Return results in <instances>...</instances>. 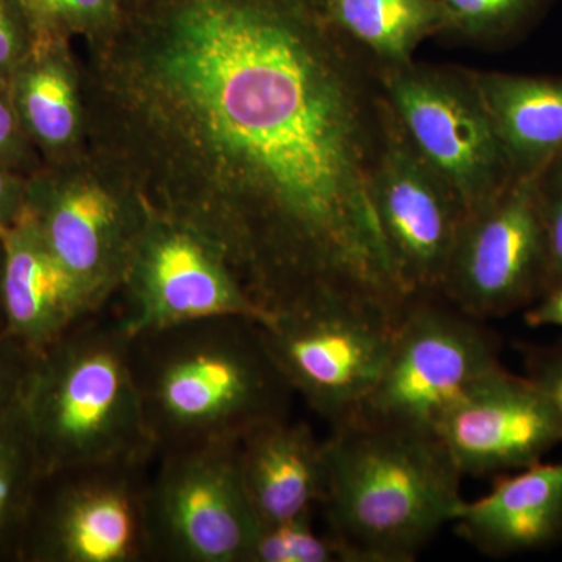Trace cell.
Here are the masks:
<instances>
[{
	"mask_svg": "<svg viewBox=\"0 0 562 562\" xmlns=\"http://www.w3.org/2000/svg\"><path fill=\"white\" fill-rule=\"evenodd\" d=\"M0 165L25 177L44 166L38 150L22 131L5 80H0Z\"/></svg>",
	"mask_w": 562,
	"mask_h": 562,
	"instance_id": "cell-26",
	"label": "cell"
},
{
	"mask_svg": "<svg viewBox=\"0 0 562 562\" xmlns=\"http://www.w3.org/2000/svg\"><path fill=\"white\" fill-rule=\"evenodd\" d=\"M0 310L7 335L33 357L98 313L27 210L2 241Z\"/></svg>",
	"mask_w": 562,
	"mask_h": 562,
	"instance_id": "cell-15",
	"label": "cell"
},
{
	"mask_svg": "<svg viewBox=\"0 0 562 562\" xmlns=\"http://www.w3.org/2000/svg\"><path fill=\"white\" fill-rule=\"evenodd\" d=\"M250 562H351L331 535L314 530L313 517L261 525Z\"/></svg>",
	"mask_w": 562,
	"mask_h": 562,
	"instance_id": "cell-24",
	"label": "cell"
},
{
	"mask_svg": "<svg viewBox=\"0 0 562 562\" xmlns=\"http://www.w3.org/2000/svg\"><path fill=\"white\" fill-rule=\"evenodd\" d=\"M402 316L331 301L277 314L261 330L291 390L333 427L357 416L371 397Z\"/></svg>",
	"mask_w": 562,
	"mask_h": 562,
	"instance_id": "cell-9",
	"label": "cell"
},
{
	"mask_svg": "<svg viewBox=\"0 0 562 562\" xmlns=\"http://www.w3.org/2000/svg\"><path fill=\"white\" fill-rule=\"evenodd\" d=\"M514 179L562 157V79L472 69Z\"/></svg>",
	"mask_w": 562,
	"mask_h": 562,
	"instance_id": "cell-19",
	"label": "cell"
},
{
	"mask_svg": "<svg viewBox=\"0 0 562 562\" xmlns=\"http://www.w3.org/2000/svg\"><path fill=\"white\" fill-rule=\"evenodd\" d=\"M49 480L83 469L140 468L157 450L120 319L81 322L33 358L22 392Z\"/></svg>",
	"mask_w": 562,
	"mask_h": 562,
	"instance_id": "cell-4",
	"label": "cell"
},
{
	"mask_svg": "<svg viewBox=\"0 0 562 562\" xmlns=\"http://www.w3.org/2000/svg\"><path fill=\"white\" fill-rule=\"evenodd\" d=\"M33 44L35 33L21 0H0V80L9 81Z\"/></svg>",
	"mask_w": 562,
	"mask_h": 562,
	"instance_id": "cell-27",
	"label": "cell"
},
{
	"mask_svg": "<svg viewBox=\"0 0 562 562\" xmlns=\"http://www.w3.org/2000/svg\"><path fill=\"white\" fill-rule=\"evenodd\" d=\"M333 20L382 66L414 60L450 22L441 0H327Z\"/></svg>",
	"mask_w": 562,
	"mask_h": 562,
	"instance_id": "cell-20",
	"label": "cell"
},
{
	"mask_svg": "<svg viewBox=\"0 0 562 562\" xmlns=\"http://www.w3.org/2000/svg\"><path fill=\"white\" fill-rule=\"evenodd\" d=\"M132 362L157 450L241 439L288 417L290 383L261 324L211 317L132 338Z\"/></svg>",
	"mask_w": 562,
	"mask_h": 562,
	"instance_id": "cell-3",
	"label": "cell"
},
{
	"mask_svg": "<svg viewBox=\"0 0 562 562\" xmlns=\"http://www.w3.org/2000/svg\"><path fill=\"white\" fill-rule=\"evenodd\" d=\"M31 351L2 331L0 335V414L22 397L33 362Z\"/></svg>",
	"mask_w": 562,
	"mask_h": 562,
	"instance_id": "cell-29",
	"label": "cell"
},
{
	"mask_svg": "<svg viewBox=\"0 0 562 562\" xmlns=\"http://www.w3.org/2000/svg\"><path fill=\"white\" fill-rule=\"evenodd\" d=\"M501 366L484 321L441 294L419 295L403 313L382 379L357 416L436 435L473 384Z\"/></svg>",
	"mask_w": 562,
	"mask_h": 562,
	"instance_id": "cell-7",
	"label": "cell"
},
{
	"mask_svg": "<svg viewBox=\"0 0 562 562\" xmlns=\"http://www.w3.org/2000/svg\"><path fill=\"white\" fill-rule=\"evenodd\" d=\"M35 40H91L113 27L122 0H21Z\"/></svg>",
	"mask_w": 562,
	"mask_h": 562,
	"instance_id": "cell-23",
	"label": "cell"
},
{
	"mask_svg": "<svg viewBox=\"0 0 562 562\" xmlns=\"http://www.w3.org/2000/svg\"><path fill=\"white\" fill-rule=\"evenodd\" d=\"M244 486L261 525L313 517L325 483L324 441L301 422L280 417L239 439Z\"/></svg>",
	"mask_w": 562,
	"mask_h": 562,
	"instance_id": "cell-17",
	"label": "cell"
},
{
	"mask_svg": "<svg viewBox=\"0 0 562 562\" xmlns=\"http://www.w3.org/2000/svg\"><path fill=\"white\" fill-rule=\"evenodd\" d=\"M9 87L22 131L44 162L70 160L88 149L80 58L70 41L35 40Z\"/></svg>",
	"mask_w": 562,
	"mask_h": 562,
	"instance_id": "cell-18",
	"label": "cell"
},
{
	"mask_svg": "<svg viewBox=\"0 0 562 562\" xmlns=\"http://www.w3.org/2000/svg\"><path fill=\"white\" fill-rule=\"evenodd\" d=\"M2 262H3V251H2V243H0V283H2Z\"/></svg>",
	"mask_w": 562,
	"mask_h": 562,
	"instance_id": "cell-32",
	"label": "cell"
},
{
	"mask_svg": "<svg viewBox=\"0 0 562 562\" xmlns=\"http://www.w3.org/2000/svg\"><path fill=\"white\" fill-rule=\"evenodd\" d=\"M538 177L514 180L462 222L441 295L469 316H506L530 306L546 291Z\"/></svg>",
	"mask_w": 562,
	"mask_h": 562,
	"instance_id": "cell-11",
	"label": "cell"
},
{
	"mask_svg": "<svg viewBox=\"0 0 562 562\" xmlns=\"http://www.w3.org/2000/svg\"><path fill=\"white\" fill-rule=\"evenodd\" d=\"M80 69L88 149L209 238L269 316L405 313L373 202L379 65L327 0H122Z\"/></svg>",
	"mask_w": 562,
	"mask_h": 562,
	"instance_id": "cell-1",
	"label": "cell"
},
{
	"mask_svg": "<svg viewBox=\"0 0 562 562\" xmlns=\"http://www.w3.org/2000/svg\"><path fill=\"white\" fill-rule=\"evenodd\" d=\"M525 324L532 328H562V283L554 284L531 303L525 313Z\"/></svg>",
	"mask_w": 562,
	"mask_h": 562,
	"instance_id": "cell-31",
	"label": "cell"
},
{
	"mask_svg": "<svg viewBox=\"0 0 562 562\" xmlns=\"http://www.w3.org/2000/svg\"><path fill=\"white\" fill-rule=\"evenodd\" d=\"M436 436L462 476H501L543 461L562 427L538 386L501 366L443 416Z\"/></svg>",
	"mask_w": 562,
	"mask_h": 562,
	"instance_id": "cell-14",
	"label": "cell"
},
{
	"mask_svg": "<svg viewBox=\"0 0 562 562\" xmlns=\"http://www.w3.org/2000/svg\"><path fill=\"white\" fill-rule=\"evenodd\" d=\"M117 292L131 338L211 317L272 321L209 238L151 210Z\"/></svg>",
	"mask_w": 562,
	"mask_h": 562,
	"instance_id": "cell-10",
	"label": "cell"
},
{
	"mask_svg": "<svg viewBox=\"0 0 562 562\" xmlns=\"http://www.w3.org/2000/svg\"><path fill=\"white\" fill-rule=\"evenodd\" d=\"M147 552L176 562H250L260 531L244 486L239 439L165 450L144 487Z\"/></svg>",
	"mask_w": 562,
	"mask_h": 562,
	"instance_id": "cell-6",
	"label": "cell"
},
{
	"mask_svg": "<svg viewBox=\"0 0 562 562\" xmlns=\"http://www.w3.org/2000/svg\"><path fill=\"white\" fill-rule=\"evenodd\" d=\"M27 179L0 165V243L9 236L24 210Z\"/></svg>",
	"mask_w": 562,
	"mask_h": 562,
	"instance_id": "cell-30",
	"label": "cell"
},
{
	"mask_svg": "<svg viewBox=\"0 0 562 562\" xmlns=\"http://www.w3.org/2000/svg\"><path fill=\"white\" fill-rule=\"evenodd\" d=\"M538 203L547 255L546 291H549L562 283V157L539 173Z\"/></svg>",
	"mask_w": 562,
	"mask_h": 562,
	"instance_id": "cell-25",
	"label": "cell"
},
{
	"mask_svg": "<svg viewBox=\"0 0 562 562\" xmlns=\"http://www.w3.org/2000/svg\"><path fill=\"white\" fill-rule=\"evenodd\" d=\"M25 210L99 312L120 291L149 217L139 192L87 149L29 177Z\"/></svg>",
	"mask_w": 562,
	"mask_h": 562,
	"instance_id": "cell-5",
	"label": "cell"
},
{
	"mask_svg": "<svg viewBox=\"0 0 562 562\" xmlns=\"http://www.w3.org/2000/svg\"><path fill=\"white\" fill-rule=\"evenodd\" d=\"M525 375L546 395L562 427V339L550 346L525 347Z\"/></svg>",
	"mask_w": 562,
	"mask_h": 562,
	"instance_id": "cell-28",
	"label": "cell"
},
{
	"mask_svg": "<svg viewBox=\"0 0 562 562\" xmlns=\"http://www.w3.org/2000/svg\"><path fill=\"white\" fill-rule=\"evenodd\" d=\"M138 471L114 465L57 475L63 483L50 497H40L21 557L35 562H131L149 554Z\"/></svg>",
	"mask_w": 562,
	"mask_h": 562,
	"instance_id": "cell-13",
	"label": "cell"
},
{
	"mask_svg": "<svg viewBox=\"0 0 562 562\" xmlns=\"http://www.w3.org/2000/svg\"><path fill=\"white\" fill-rule=\"evenodd\" d=\"M450 22L438 40L479 49L519 43L547 16L554 0H441Z\"/></svg>",
	"mask_w": 562,
	"mask_h": 562,
	"instance_id": "cell-22",
	"label": "cell"
},
{
	"mask_svg": "<svg viewBox=\"0 0 562 562\" xmlns=\"http://www.w3.org/2000/svg\"><path fill=\"white\" fill-rule=\"evenodd\" d=\"M452 524L487 557H512L562 541V461L501 475L486 495L462 502Z\"/></svg>",
	"mask_w": 562,
	"mask_h": 562,
	"instance_id": "cell-16",
	"label": "cell"
},
{
	"mask_svg": "<svg viewBox=\"0 0 562 562\" xmlns=\"http://www.w3.org/2000/svg\"><path fill=\"white\" fill-rule=\"evenodd\" d=\"M379 79L403 131L453 188L465 213L516 180L472 69L413 60L379 65Z\"/></svg>",
	"mask_w": 562,
	"mask_h": 562,
	"instance_id": "cell-8",
	"label": "cell"
},
{
	"mask_svg": "<svg viewBox=\"0 0 562 562\" xmlns=\"http://www.w3.org/2000/svg\"><path fill=\"white\" fill-rule=\"evenodd\" d=\"M319 508L351 562H412L461 503L464 476L432 432L364 417L324 441Z\"/></svg>",
	"mask_w": 562,
	"mask_h": 562,
	"instance_id": "cell-2",
	"label": "cell"
},
{
	"mask_svg": "<svg viewBox=\"0 0 562 562\" xmlns=\"http://www.w3.org/2000/svg\"><path fill=\"white\" fill-rule=\"evenodd\" d=\"M44 482L21 397L0 414V557H21Z\"/></svg>",
	"mask_w": 562,
	"mask_h": 562,
	"instance_id": "cell-21",
	"label": "cell"
},
{
	"mask_svg": "<svg viewBox=\"0 0 562 562\" xmlns=\"http://www.w3.org/2000/svg\"><path fill=\"white\" fill-rule=\"evenodd\" d=\"M373 202L406 292L412 297L441 294L468 213L453 188L416 149L390 103Z\"/></svg>",
	"mask_w": 562,
	"mask_h": 562,
	"instance_id": "cell-12",
	"label": "cell"
}]
</instances>
